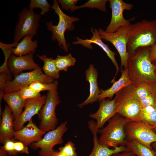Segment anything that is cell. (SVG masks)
Returning <instances> with one entry per match:
<instances>
[{
  "instance_id": "obj_20",
  "label": "cell",
  "mask_w": 156,
  "mask_h": 156,
  "mask_svg": "<svg viewBox=\"0 0 156 156\" xmlns=\"http://www.w3.org/2000/svg\"><path fill=\"white\" fill-rule=\"evenodd\" d=\"M0 125V142L3 144L6 140L13 139L15 132L14 117L11 110L6 104L1 114Z\"/></svg>"
},
{
  "instance_id": "obj_38",
  "label": "cell",
  "mask_w": 156,
  "mask_h": 156,
  "mask_svg": "<svg viewBox=\"0 0 156 156\" xmlns=\"http://www.w3.org/2000/svg\"><path fill=\"white\" fill-rule=\"evenodd\" d=\"M77 0H58L57 1L61 5L62 9L66 10H70L72 11L76 6Z\"/></svg>"
},
{
  "instance_id": "obj_36",
  "label": "cell",
  "mask_w": 156,
  "mask_h": 156,
  "mask_svg": "<svg viewBox=\"0 0 156 156\" xmlns=\"http://www.w3.org/2000/svg\"><path fill=\"white\" fill-rule=\"evenodd\" d=\"M15 141L14 139L7 140L5 141L3 146H1L8 155H16L18 154V153L16 151L14 148Z\"/></svg>"
},
{
  "instance_id": "obj_23",
  "label": "cell",
  "mask_w": 156,
  "mask_h": 156,
  "mask_svg": "<svg viewBox=\"0 0 156 156\" xmlns=\"http://www.w3.org/2000/svg\"><path fill=\"white\" fill-rule=\"evenodd\" d=\"M33 37L29 35L24 36L14 49L12 54L17 56H21L34 53L38 46V42L36 40H32Z\"/></svg>"
},
{
  "instance_id": "obj_6",
  "label": "cell",
  "mask_w": 156,
  "mask_h": 156,
  "mask_svg": "<svg viewBox=\"0 0 156 156\" xmlns=\"http://www.w3.org/2000/svg\"><path fill=\"white\" fill-rule=\"evenodd\" d=\"M57 89L56 86L48 91L45 102L38 114L40 120L39 128L46 132L55 129L58 123L55 109L60 101Z\"/></svg>"
},
{
  "instance_id": "obj_8",
  "label": "cell",
  "mask_w": 156,
  "mask_h": 156,
  "mask_svg": "<svg viewBox=\"0 0 156 156\" xmlns=\"http://www.w3.org/2000/svg\"><path fill=\"white\" fill-rule=\"evenodd\" d=\"M129 25L122 26L113 33L106 32L101 28L98 29L101 38L110 42L116 49L120 57L121 67L124 69L127 68L129 57L127 51Z\"/></svg>"
},
{
  "instance_id": "obj_5",
  "label": "cell",
  "mask_w": 156,
  "mask_h": 156,
  "mask_svg": "<svg viewBox=\"0 0 156 156\" xmlns=\"http://www.w3.org/2000/svg\"><path fill=\"white\" fill-rule=\"evenodd\" d=\"M52 8L58 16L59 22L57 25H54L52 22L46 23L47 29L52 32L51 39L53 41L57 40L58 45L67 53L68 47L65 39L64 34L66 30H73L74 28L73 23L78 21V18L71 17L65 14L61 10L57 1L53 0Z\"/></svg>"
},
{
  "instance_id": "obj_31",
  "label": "cell",
  "mask_w": 156,
  "mask_h": 156,
  "mask_svg": "<svg viewBox=\"0 0 156 156\" xmlns=\"http://www.w3.org/2000/svg\"><path fill=\"white\" fill-rule=\"evenodd\" d=\"M29 7V10H33L35 8H40L41 10L40 14L44 16L52 8L46 0H31Z\"/></svg>"
},
{
  "instance_id": "obj_10",
  "label": "cell",
  "mask_w": 156,
  "mask_h": 156,
  "mask_svg": "<svg viewBox=\"0 0 156 156\" xmlns=\"http://www.w3.org/2000/svg\"><path fill=\"white\" fill-rule=\"evenodd\" d=\"M67 123L65 121L55 129L48 131L40 140L30 145L31 148L33 150L40 148V156H50L55 151L53 147L62 143L63 135L68 129Z\"/></svg>"
},
{
  "instance_id": "obj_41",
  "label": "cell",
  "mask_w": 156,
  "mask_h": 156,
  "mask_svg": "<svg viewBox=\"0 0 156 156\" xmlns=\"http://www.w3.org/2000/svg\"><path fill=\"white\" fill-rule=\"evenodd\" d=\"M149 56L152 62L156 60V44L151 47L149 53Z\"/></svg>"
},
{
  "instance_id": "obj_37",
  "label": "cell",
  "mask_w": 156,
  "mask_h": 156,
  "mask_svg": "<svg viewBox=\"0 0 156 156\" xmlns=\"http://www.w3.org/2000/svg\"><path fill=\"white\" fill-rule=\"evenodd\" d=\"M140 100L142 107L148 106L156 107V99L153 93Z\"/></svg>"
},
{
  "instance_id": "obj_3",
  "label": "cell",
  "mask_w": 156,
  "mask_h": 156,
  "mask_svg": "<svg viewBox=\"0 0 156 156\" xmlns=\"http://www.w3.org/2000/svg\"><path fill=\"white\" fill-rule=\"evenodd\" d=\"M114 99L117 105V114L131 121H138L142 106L133 82L118 92Z\"/></svg>"
},
{
  "instance_id": "obj_42",
  "label": "cell",
  "mask_w": 156,
  "mask_h": 156,
  "mask_svg": "<svg viewBox=\"0 0 156 156\" xmlns=\"http://www.w3.org/2000/svg\"><path fill=\"white\" fill-rule=\"evenodd\" d=\"M151 89L152 93L156 99V83H148Z\"/></svg>"
},
{
  "instance_id": "obj_16",
  "label": "cell",
  "mask_w": 156,
  "mask_h": 156,
  "mask_svg": "<svg viewBox=\"0 0 156 156\" xmlns=\"http://www.w3.org/2000/svg\"><path fill=\"white\" fill-rule=\"evenodd\" d=\"M46 132L38 127L31 119L25 126L19 130L15 131L13 139L28 146L41 140Z\"/></svg>"
},
{
  "instance_id": "obj_24",
  "label": "cell",
  "mask_w": 156,
  "mask_h": 156,
  "mask_svg": "<svg viewBox=\"0 0 156 156\" xmlns=\"http://www.w3.org/2000/svg\"><path fill=\"white\" fill-rule=\"evenodd\" d=\"M138 121L143 122L152 129L156 128V107H142Z\"/></svg>"
},
{
  "instance_id": "obj_40",
  "label": "cell",
  "mask_w": 156,
  "mask_h": 156,
  "mask_svg": "<svg viewBox=\"0 0 156 156\" xmlns=\"http://www.w3.org/2000/svg\"><path fill=\"white\" fill-rule=\"evenodd\" d=\"M110 156H137L133 152L130 151H125L117 153L112 155Z\"/></svg>"
},
{
  "instance_id": "obj_32",
  "label": "cell",
  "mask_w": 156,
  "mask_h": 156,
  "mask_svg": "<svg viewBox=\"0 0 156 156\" xmlns=\"http://www.w3.org/2000/svg\"><path fill=\"white\" fill-rule=\"evenodd\" d=\"M58 82L54 81L51 83H47L40 82H36L29 86V87L33 90L40 92L42 91L50 90L56 86H57Z\"/></svg>"
},
{
  "instance_id": "obj_39",
  "label": "cell",
  "mask_w": 156,
  "mask_h": 156,
  "mask_svg": "<svg viewBox=\"0 0 156 156\" xmlns=\"http://www.w3.org/2000/svg\"><path fill=\"white\" fill-rule=\"evenodd\" d=\"M14 148L17 153L28 154L29 153L28 146H26L22 142L20 141L15 142Z\"/></svg>"
},
{
  "instance_id": "obj_1",
  "label": "cell",
  "mask_w": 156,
  "mask_h": 156,
  "mask_svg": "<svg viewBox=\"0 0 156 156\" xmlns=\"http://www.w3.org/2000/svg\"><path fill=\"white\" fill-rule=\"evenodd\" d=\"M151 47H140L133 55L129 56L128 61V73L133 82L156 83L155 66L149 56Z\"/></svg>"
},
{
  "instance_id": "obj_22",
  "label": "cell",
  "mask_w": 156,
  "mask_h": 156,
  "mask_svg": "<svg viewBox=\"0 0 156 156\" xmlns=\"http://www.w3.org/2000/svg\"><path fill=\"white\" fill-rule=\"evenodd\" d=\"M3 99L11 110L14 120L17 119L23 112L25 100L22 98L18 91L5 93Z\"/></svg>"
},
{
  "instance_id": "obj_14",
  "label": "cell",
  "mask_w": 156,
  "mask_h": 156,
  "mask_svg": "<svg viewBox=\"0 0 156 156\" xmlns=\"http://www.w3.org/2000/svg\"><path fill=\"white\" fill-rule=\"evenodd\" d=\"M34 53L26 55L17 56L12 54L8 61L7 66L10 73L14 76L25 70H34L39 67L34 61Z\"/></svg>"
},
{
  "instance_id": "obj_11",
  "label": "cell",
  "mask_w": 156,
  "mask_h": 156,
  "mask_svg": "<svg viewBox=\"0 0 156 156\" xmlns=\"http://www.w3.org/2000/svg\"><path fill=\"white\" fill-rule=\"evenodd\" d=\"M126 141L136 140L153 150L151 144L156 142V133L144 123L139 121H130L125 128Z\"/></svg>"
},
{
  "instance_id": "obj_34",
  "label": "cell",
  "mask_w": 156,
  "mask_h": 156,
  "mask_svg": "<svg viewBox=\"0 0 156 156\" xmlns=\"http://www.w3.org/2000/svg\"><path fill=\"white\" fill-rule=\"evenodd\" d=\"M59 150L66 156H77L75 144L71 141H68L64 146L60 147Z\"/></svg>"
},
{
  "instance_id": "obj_25",
  "label": "cell",
  "mask_w": 156,
  "mask_h": 156,
  "mask_svg": "<svg viewBox=\"0 0 156 156\" xmlns=\"http://www.w3.org/2000/svg\"><path fill=\"white\" fill-rule=\"evenodd\" d=\"M36 55L44 62L42 68L45 75L54 79L59 78L60 71L57 68L55 59L51 57L48 58L45 55H40L37 54Z\"/></svg>"
},
{
  "instance_id": "obj_30",
  "label": "cell",
  "mask_w": 156,
  "mask_h": 156,
  "mask_svg": "<svg viewBox=\"0 0 156 156\" xmlns=\"http://www.w3.org/2000/svg\"><path fill=\"white\" fill-rule=\"evenodd\" d=\"M134 83L135 93L139 99L152 94L151 89L148 83L142 81Z\"/></svg>"
},
{
  "instance_id": "obj_43",
  "label": "cell",
  "mask_w": 156,
  "mask_h": 156,
  "mask_svg": "<svg viewBox=\"0 0 156 156\" xmlns=\"http://www.w3.org/2000/svg\"><path fill=\"white\" fill-rule=\"evenodd\" d=\"M50 156H66L59 151L55 150Z\"/></svg>"
},
{
  "instance_id": "obj_44",
  "label": "cell",
  "mask_w": 156,
  "mask_h": 156,
  "mask_svg": "<svg viewBox=\"0 0 156 156\" xmlns=\"http://www.w3.org/2000/svg\"><path fill=\"white\" fill-rule=\"evenodd\" d=\"M0 156H8V153L2 147L0 149Z\"/></svg>"
},
{
  "instance_id": "obj_28",
  "label": "cell",
  "mask_w": 156,
  "mask_h": 156,
  "mask_svg": "<svg viewBox=\"0 0 156 156\" xmlns=\"http://www.w3.org/2000/svg\"><path fill=\"white\" fill-rule=\"evenodd\" d=\"M55 61L57 68L59 71H66L69 67L74 65L76 60L70 53H69L65 56L58 55Z\"/></svg>"
},
{
  "instance_id": "obj_7",
  "label": "cell",
  "mask_w": 156,
  "mask_h": 156,
  "mask_svg": "<svg viewBox=\"0 0 156 156\" xmlns=\"http://www.w3.org/2000/svg\"><path fill=\"white\" fill-rule=\"evenodd\" d=\"M15 29L14 42L15 43H18L26 35H36L41 16L33 10L24 8L19 13Z\"/></svg>"
},
{
  "instance_id": "obj_26",
  "label": "cell",
  "mask_w": 156,
  "mask_h": 156,
  "mask_svg": "<svg viewBox=\"0 0 156 156\" xmlns=\"http://www.w3.org/2000/svg\"><path fill=\"white\" fill-rule=\"evenodd\" d=\"M125 146L137 156H155L153 150L142 145L136 140L127 141Z\"/></svg>"
},
{
  "instance_id": "obj_18",
  "label": "cell",
  "mask_w": 156,
  "mask_h": 156,
  "mask_svg": "<svg viewBox=\"0 0 156 156\" xmlns=\"http://www.w3.org/2000/svg\"><path fill=\"white\" fill-rule=\"evenodd\" d=\"M117 105L114 99L112 100L103 99L100 102L98 110L90 117L96 120L99 129L102 128L105 123L116 113Z\"/></svg>"
},
{
  "instance_id": "obj_15",
  "label": "cell",
  "mask_w": 156,
  "mask_h": 156,
  "mask_svg": "<svg viewBox=\"0 0 156 156\" xmlns=\"http://www.w3.org/2000/svg\"><path fill=\"white\" fill-rule=\"evenodd\" d=\"M91 31L93 35L90 39L86 38L84 40L77 37V41H73L72 43L74 45L81 44L84 47L90 49H92L93 48L91 44L92 43L95 44L100 47L106 53L116 68V74L114 78L112 81H114L120 69L118 64L115 57L116 54L109 49L108 45L104 43L103 42L98 29L92 27L91 28Z\"/></svg>"
},
{
  "instance_id": "obj_2",
  "label": "cell",
  "mask_w": 156,
  "mask_h": 156,
  "mask_svg": "<svg viewBox=\"0 0 156 156\" xmlns=\"http://www.w3.org/2000/svg\"><path fill=\"white\" fill-rule=\"evenodd\" d=\"M127 51L129 56L141 47H152L156 44V20H143L130 24Z\"/></svg>"
},
{
  "instance_id": "obj_13",
  "label": "cell",
  "mask_w": 156,
  "mask_h": 156,
  "mask_svg": "<svg viewBox=\"0 0 156 156\" xmlns=\"http://www.w3.org/2000/svg\"><path fill=\"white\" fill-rule=\"evenodd\" d=\"M46 98V96L43 95L25 101L24 110L17 119L14 120V129L15 131L22 129L26 122L32 119V117L35 115L38 114L44 104Z\"/></svg>"
},
{
  "instance_id": "obj_46",
  "label": "cell",
  "mask_w": 156,
  "mask_h": 156,
  "mask_svg": "<svg viewBox=\"0 0 156 156\" xmlns=\"http://www.w3.org/2000/svg\"><path fill=\"white\" fill-rule=\"evenodd\" d=\"M152 63L155 66V72L156 75V60L153 61Z\"/></svg>"
},
{
  "instance_id": "obj_12",
  "label": "cell",
  "mask_w": 156,
  "mask_h": 156,
  "mask_svg": "<svg viewBox=\"0 0 156 156\" xmlns=\"http://www.w3.org/2000/svg\"><path fill=\"white\" fill-rule=\"evenodd\" d=\"M109 7L112 10V17L110 23L106 27L105 31L108 33L116 32L120 27L130 25V22L134 20L135 17L129 20L125 19L123 16L124 11L127 10H130L133 5L128 3L123 0H109Z\"/></svg>"
},
{
  "instance_id": "obj_47",
  "label": "cell",
  "mask_w": 156,
  "mask_h": 156,
  "mask_svg": "<svg viewBox=\"0 0 156 156\" xmlns=\"http://www.w3.org/2000/svg\"><path fill=\"white\" fill-rule=\"evenodd\" d=\"M153 131L156 133V128L152 129Z\"/></svg>"
},
{
  "instance_id": "obj_19",
  "label": "cell",
  "mask_w": 156,
  "mask_h": 156,
  "mask_svg": "<svg viewBox=\"0 0 156 156\" xmlns=\"http://www.w3.org/2000/svg\"><path fill=\"white\" fill-rule=\"evenodd\" d=\"M86 79L90 85V94L88 98L82 103L78 105L80 108L89 103H92L98 101L100 94L97 83L98 72L93 64H90L88 69L85 71Z\"/></svg>"
},
{
  "instance_id": "obj_29",
  "label": "cell",
  "mask_w": 156,
  "mask_h": 156,
  "mask_svg": "<svg viewBox=\"0 0 156 156\" xmlns=\"http://www.w3.org/2000/svg\"><path fill=\"white\" fill-rule=\"evenodd\" d=\"M107 0H90L82 5L76 6L72 11L84 8H97L104 12H106V4Z\"/></svg>"
},
{
  "instance_id": "obj_4",
  "label": "cell",
  "mask_w": 156,
  "mask_h": 156,
  "mask_svg": "<svg viewBox=\"0 0 156 156\" xmlns=\"http://www.w3.org/2000/svg\"><path fill=\"white\" fill-rule=\"evenodd\" d=\"M130 121L116 114L109 120L105 127L98 129V132L100 134L99 142L113 148L125 146L127 141L125 128L126 124Z\"/></svg>"
},
{
  "instance_id": "obj_21",
  "label": "cell",
  "mask_w": 156,
  "mask_h": 156,
  "mask_svg": "<svg viewBox=\"0 0 156 156\" xmlns=\"http://www.w3.org/2000/svg\"><path fill=\"white\" fill-rule=\"evenodd\" d=\"M121 73L120 78L117 81H113L111 87L106 90H100L101 93L98 100L99 102L107 98L111 99L114 94L133 82L129 76L128 68L122 69Z\"/></svg>"
},
{
  "instance_id": "obj_17",
  "label": "cell",
  "mask_w": 156,
  "mask_h": 156,
  "mask_svg": "<svg viewBox=\"0 0 156 156\" xmlns=\"http://www.w3.org/2000/svg\"><path fill=\"white\" fill-rule=\"evenodd\" d=\"M88 127L93 135V147L88 156H110L117 153L129 150L125 145H122L111 149L108 146L100 144L97 136L98 128L96 123L93 120L88 122Z\"/></svg>"
},
{
  "instance_id": "obj_9",
  "label": "cell",
  "mask_w": 156,
  "mask_h": 156,
  "mask_svg": "<svg viewBox=\"0 0 156 156\" xmlns=\"http://www.w3.org/2000/svg\"><path fill=\"white\" fill-rule=\"evenodd\" d=\"M40 67L29 72L21 73L14 76L12 80L7 81L4 87L5 93L19 91L21 88L36 82L49 83L53 82L54 79L42 71Z\"/></svg>"
},
{
  "instance_id": "obj_33",
  "label": "cell",
  "mask_w": 156,
  "mask_h": 156,
  "mask_svg": "<svg viewBox=\"0 0 156 156\" xmlns=\"http://www.w3.org/2000/svg\"><path fill=\"white\" fill-rule=\"evenodd\" d=\"M18 92L22 98L25 100L37 98L41 96L40 92L35 91L30 88L29 86L21 88Z\"/></svg>"
},
{
  "instance_id": "obj_45",
  "label": "cell",
  "mask_w": 156,
  "mask_h": 156,
  "mask_svg": "<svg viewBox=\"0 0 156 156\" xmlns=\"http://www.w3.org/2000/svg\"><path fill=\"white\" fill-rule=\"evenodd\" d=\"M151 146L155 155L156 156V142L152 143Z\"/></svg>"
},
{
  "instance_id": "obj_27",
  "label": "cell",
  "mask_w": 156,
  "mask_h": 156,
  "mask_svg": "<svg viewBox=\"0 0 156 156\" xmlns=\"http://www.w3.org/2000/svg\"><path fill=\"white\" fill-rule=\"evenodd\" d=\"M18 43L13 42L10 44H5L0 42V48L3 51L5 56L4 62L0 68V73L2 72L10 73L7 66L8 61L12 54L13 49L16 47Z\"/></svg>"
},
{
  "instance_id": "obj_35",
  "label": "cell",
  "mask_w": 156,
  "mask_h": 156,
  "mask_svg": "<svg viewBox=\"0 0 156 156\" xmlns=\"http://www.w3.org/2000/svg\"><path fill=\"white\" fill-rule=\"evenodd\" d=\"M12 74L10 73L2 72L0 75V105L1 101L5 94L4 87L7 81L11 80Z\"/></svg>"
}]
</instances>
